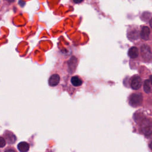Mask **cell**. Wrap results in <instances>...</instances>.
<instances>
[{
	"label": "cell",
	"instance_id": "10",
	"mask_svg": "<svg viewBox=\"0 0 152 152\" xmlns=\"http://www.w3.org/2000/svg\"><path fill=\"white\" fill-rule=\"evenodd\" d=\"M144 125L142 126V131L143 132L147 135H150L151 132V126L150 124V122L148 123V121L144 123Z\"/></svg>",
	"mask_w": 152,
	"mask_h": 152
},
{
	"label": "cell",
	"instance_id": "12",
	"mask_svg": "<svg viewBox=\"0 0 152 152\" xmlns=\"http://www.w3.org/2000/svg\"><path fill=\"white\" fill-rule=\"evenodd\" d=\"M6 144V141L3 137H0V148L4 147Z\"/></svg>",
	"mask_w": 152,
	"mask_h": 152
},
{
	"label": "cell",
	"instance_id": "15",
	"mask_svg": "<svg viewBox=\"0 0 152 152\" xmlns=\"http://www.w3.org/2000/svg\"><path fill=\"white\" fill-rule=\"evenodd\" d=\"M7 1L9 2H13L14 1V0H7Z\"/></svg>",
	"mask_w": 152,
	"mask_h": 152
},
{
	"label": "cell",
	"instance_id": "4",
	"mask_svg": "<svg viewBox=\"0 0 152 152\" xmlns=\"http://www.w3.org/2000/svg\"><path fill=\"white\" fill-rule=\"evenodd\" d=\"M150 29L148 27L144 26L142 27L140 31V37L144 40H148L150 38Z\"/></svg>",
	"mask_w": 152,
	"mask_h": 152
},
{
	"label": "cell",
	"instance_id": "1",
	"mask_svg": "<svg viewBox=\"0 0 152 152\" xmlns=\"http://www.w3.org/2000/svg\"><path fill=\"white\" fill-rule=\"evenodd\" d=\"M141 53L142 58L146 61L150 62L151 59V48L148 45H143L141 46Z\"/></svg>",
	"mask_w": 152,
	"mask_h": 152
},
{
	"label": "cell",
	"instance_id": "14",
	"mask_svg": "<svg viewBox=\"0 0 152 152\" xmlns=\"http://www.w3.org/2000/svg\"><path fill=\"white\" fill-rule=\"evenodd\" d=\"M5 152H15V151H14V150H8L5 151Z\"/></svg>",
	"mask_w": 152,
	"mask_h": 152
},
{
	"label": "cell",
	"instance_id": "8",
	"mask_svg": "<svg viewBox=\"0 0 152 152\" xmlns=\"http://www.w3.org/2000/svg\"><path fill=\"white\" fill-rule=\"evenodd\" d=\"M71 83H72V84L74 86L78 87V86H80L82 84L83 81L79 77L73 76L71 78Z\"/></svg>",
	"mask_w": 152,
	"mask_h": 152
},
{
	"label": "cell",
	"instance_id": "2",
	"mask_svg": "<svg viewBox=\"0 0 152 152\" xmlns=\"http://www.w3.org/2000/svg\"><path fill=\"white\" fill-rule=\"evenodd\" d=\"M142 96L141 93H134L129 97V104L134 107H137L141 104Z\"/></svg>",
	"mask_w": 152,
	"mask_h": 152
},
{
	"label": "cell",
	"instance_id": "7",
	"mask_svg": "<svg viewBox=\"0 0 152 152\" xmlns=\"http://www.w3.org/2000/svg\"><path fill=\"white\" fill-rule=\"evenodd\" d=\"M17 147L20 152H27L29 150V144L24 141L20 142L18 144Z\"/></svg>",
	"mask_w": 152,
	"mask_h": 152
},
{
	"label": "cell",
	"instance_id": "13",
	"mask_svg": "<svg viewBox=\"0 0 152 152\" xmlns=\"http://www.w3.org/2000/svg\"><path fill=\"white\" fill-rule=\"evenodd\" d=\"M75 4H80L83 1V0H73Z\"/></svg>",
	"mask_w": 152,
	"mask_h": 152
},
{
	"label": "cell",
	"instance_id": "6",
	"mask_svg": "<svg viewBox=\"0 0 152 152\" xmlns=\"http://www.w3.org/2000/svg\"><path fill=\"white\" fill-rule=\"evenodd\" d=\"M128 56L132 58L135 59L138 56V50L136 47H131L128 52Z\"/></svg>",
	"mask_w": 152,
	"mask_h": 152
},
{
	"label": "cell",
	"instance_id": "9",
	"mask_svg": "<svg viewBox=\"0 0 152 152\" xmlns=\"http://www.w3.org/2000/svg\"><path fill=\"white\" fill-rule=\"evenodd\" d=\"M144 90L146 93H150L151 91V78L146 80L144 83Z\"/></svg>",
	"mask_w": 152,
	"mask_h": 152
},
{
	"label": "cell",
	"instance_id": "5",
	"mask_svg": "<svg viewBox=\"0 0 152 152\" xmlns=\"http://www.w3.org/2000/svg\"><path fill=\"white\" fill-rule=\"evenodd\" d=\"M60 81V77L58 74H52L49 78V84L50 86L54 87L58 84Z\"/></svg>",
	"mask_w": 152,
	"mask_h": 152
},
{
	"label": "cell",
	"instance_id": "3",
	"mask_svg": "<svg viewBox=\"0 0 152 152\" xmlns=\"http://www.w3.org/2000/svg\"><path fill=\"white\" fill-rule=\"evenodd\" d=\"M142 86V80L138 75H134L131 82V87L133 90H138Z\"/></svg>",
	"mask_w": 152,
	"mask_h": 152
},
{
	"label": "cell",
	"instance_id": "11",
	"mask_svg": "<svg viewBox=\"0 0 152 152\" xmlns=\"http://www.w3.org/2000/svg\"><path fill=\"white\" fill-rule=\"evenodd\" d=\"M5 138L9 143H13L15 141V137L11 132L5 133Z\"/></svg>",
	"mask_w": 152,
	"mask_h": 152
}]
</instances>
